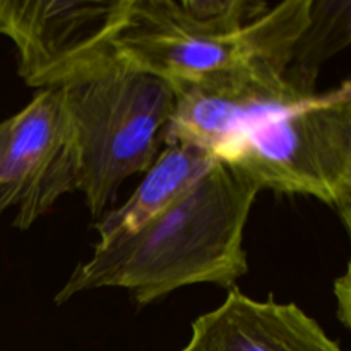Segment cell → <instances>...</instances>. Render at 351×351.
Wrapping results in <instances>:
<instances>
[{
  "label": "cell",
  "mask_w": 351,
  "mask_h": 351,
  "mask_svg": "<svg viewBox=\"0 0 351 351\" xmlns=\"http://www.w3.org/2000/svg\"><path fill=\"white\" fill-rule=\"evenodd\" d=\"M261 191L249 175L218 161L143 228L96 245L55 302L99 288H123L141 305L191 285L215 283L230 290L249 271L243 232Z\"/></svg>",
  "instance_id": "1"
},
{
  "label": "cell",
  "mask_w": 351,
  "mask_h": 351,
  "mask_svg": "<svg viewBox=\"0 0 351 351\" xmlns=\"http://www.w3.org/2000/svg\"><path fill=\"white\" fill-rule=\"evenodd\" d=\"M312 0H130L119 62L170 86L252 67L288 72Z\"/></svg>",
  "instance_id": "2"
},
{
  "label": "cell",
  "mask_w": 351,
  "mask_h": 351,
  "mask_svg": "<svg viewBox=\"0 0 351 351\" xmlns=\"http://www.w3.org/2000/svg\"><path fill=\"white\" fill-rule=\"evenodd\" d=\"M75 191L99 219L120 185L158 158L175 105L165 79L115 62L62 86Z\"/></svg>",
  "instance_id": "3"
},
{
  "label": "cell",
  "mask_w": 351,
  "mask_h": 351,
  "mask_svg": "<svg viewBox=\"0 0 351 351\" xmlns=\"http://www.w3.org/2000/svg\"><path fill=\"white\" fill-rule=\"evenodd\" d=\"M226 165L261 189L308 195L341 209L351 201V81L263 117Z\"/></svg>",
  "instance_id": "4"
},
{
  "label": "cell",
  "mask_w": 351,
  "mask_h": 351,
  "mask_svg": "<svg viewBox=\"0 0 351 351\" xmlns=\"http://www.w3.org/2000/svg\"><path fill=\"white\" fill-rule=\"evenodd\" d=\"M130 0H0V34L31 88H62L119 62Z\"/></svg>",
  "instance_id": "5"
},
{
  "label": "cell",
  "mask_w": 351,
  "mask_h": 351,
  "mask_svg": "<svg viewBox=\"0 0 351 351\" xmlns=\"http://www.w3.org/2000/svg\"><path fill=\"white\" fill-rule=\"evenodd\" d=\"M175 105L165 130L167 144H185L226 163L242 137L263 117L302 98L287 72L252 67L171 86ZM315 93V91H314Z\"/></svg>",
  "instance_id": "6"
},
{
  "label": "cell",
  "mask_w": 351,
  "mask_h": 351,
  "mask_svg": "<svg viewBox=\"0 0 351 351\" xmlns=\"http://www.w3.org/2000/svg\"><path fill=\"white\" fill-rule=\"evenodd\" d=\"M0 215L16 208L14 226L27 230L58 197L75 191V167L60 88L41 89L3 120Z\"/></svg>",
  "instance_id": "7"
},
{
  "label": "cell",
  "mask_w": 351,
  "mask_h": 351,
  "mask_svg": "<svg viewBox=\"0 0 351 351\" xmlns=\"http://www.w3.org/2000/svg\"><path fill=\"white\" fill-rule=\"evenodd\" d=\"M182 351H343L295 304L254 300L235 287L192 324Z\"/></svg>",
  "instance_id": "8"
},
{
  "label": "cell",
  "mask_w": 351,
  "mask_h": 351,
  "mask_svg": "<svg viewBox=\"0 0 351 351\" xmlns=\"http://www.w3.org/2000/svg\"><path fill=\"white\" fill-rule=\"evenodd\" d=\"M216 163V158L197 147L167 144L146 171V177L136 192L120 208L106 213L96 221L98 245H105L143 228L147 221L194 189Z\"/></svg>",
  "instance_id": "9"
},
{
  "label": "cell",
  "mask_w": 351,
  "mask_h": 351,
  "mask_svg": "<svg viewBox=\"0 0 351 351\" xmlns=\"http://www.w3.org/2000/svg\"><path fill=\"white\" fill-rule=\"evenodd\" d=\"M339 215H341V219L351 239V209L341 208ZM335 298L338 319L351 331V257L346 264L345 273L335 281Z\"/></svg>",
  "instance_id": "10"
},
{
  "label": "cell",
  "mask_w": 351,
  "mask_h": 351,
  "mask_svg": "<svg viewBox=\"0 0 351 351\" xmlns=\"http://www.w3.org/2000/svg\"><path fill=\"white\" fill-rule=\"evenodd\" d=\"M3 122H0V156H2V144H3Z\"/></svg>",
  "instance_id": "11"
},
{
  "label": "cell",
  "mask_w": 351,
  "mask_h": 351,
  "mask_svg": "<svg viewBox=\"0 0 351 351\" xmlns=\"http://www.w3.org/2000/svg\"><path fill=\"white\" fill-rule=\"evenodd\" d=\"M343 208H348V209H351V201H350L348 204H346V206H343Z\"/></svg>",
  "instance_id": "12"
}]
</instances>
